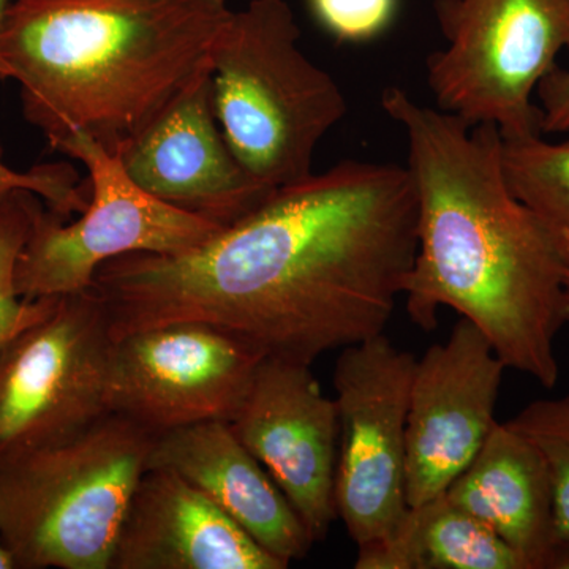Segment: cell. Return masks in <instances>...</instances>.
<instances>
[{"instance_id": "cell-15", "label": "cell", "mask_w": 569, "mask_h": 569, "mask_svg": "<svg viewBox=\"0 0 569 569\" xmlns=\"http://www.w3.org/2000/svg\"><path fill=\"white\" fill-rule=\"evenodd\" d=\"M192 482L266 552L290 567L313 545L305 522L230 422H197L153 437L148 468Z\"/></svg>"}, {"instance_id": "cell-21", "label": "cell", "mask_w": 569, "mask_h": 569, "mask_svg": "<svg viewBox=\"0 0 569 569\" xmlns=\"http://www.w3.org/2000/svg\"><path fill=\"white\" fill-rule=\"evenodd\" d=\"M14 190L39 194L47 208L71 219L81 213L91 198V186L80 182L77 171L66 163L44 164L31 171L11 170L0 159V198Z\"/></svg>"}, {"instance_id": "cell-5", "label": "cell", "mask_w": 569, "mask_h": 569, "mask_svg": "<svg viewBox=\"0 0 569 569\" xmlns=\"http://www.w3.org/2000/svg\"><path fill=\"white\" fill-rule=\"evenodd\" d=\"M153 433L108 413L0 466V542L17 569H110Z\"/></svg>"}, {"instance_id": "cell-25", "label": "cell", "mask_w": 569, "mask_h": 569, "mask_svg": "<svg viewBox=\"0 0 569 569\" xmlns=\"http://www.w3.org/2000/svg\"><path fill=\"white\" fill-rule=\"evenodd\" d=\"M11 3H13V0H0V32H2L3 21H6L7 11H9ZM0 80H7V69L2 58H0Z\"/></svg>"}, {"instance_id": "cell-13", "label": "cell", "mask_w": 569, "mask_h": 569, "mask_svg": "<svg viewBox=\"0 0 569 569\" xmlns=\"http://www.w3.org/2000/svg\"><path fill=\"white\" fill-rule=\"evenodd\" d=\"M121 160L144 192L222 228L274 192L247 173L217 127L211 70L152 122Z\"/></svg>"}, {"instance_id": "cell-8", "label": "cell", "mask_w": 569, "mask_h": 569, "mask_svg": "<svg viewBox=\"0 0 569 569\" xmlns=\"http://www.w3.org/2000/svg\"><path fill=\"white\" fill-rule=\"evenodd\" d=\"M112 343L107 309L88 288L59 296L47 316L0 348V466L111 413Z\"/></svg>"}, {"instance_id": "cell-12", "label": "cell", "mask_w": 569, "mask_h": 569, "mask_svg": "<svg viewBox=\"0 0 569 569\" xmlns=\"http://www.w3.org/2000/svg\"><path fill=\"white\" fill-rule=\"evenodd\" d=\"M230 426L274 479L312 541L323 539L337 518L339 417L310 365L264 358Z\"/></svg>"}, {"instance_id": "cell-14", "label": "cell", "mask_w": 569, "mask_h": 569, "mask_svg": "<svg viewBox=\"0 0 569 569\" xmlns=\"http://www.w3.org/2000/svg\"><path fill=\"white\" fill-rule=\"evenodd\" d=\"M192 482L148 468L123 516L110 569H284Z\"/></svg>"}, {"instance_id": "cell-2", "label": "cell", "mask_w": 569, "mask_h": 569, "mask_svg": "<svg viewBox=\"0 0 569 569\" xmlns=\"http://www.w3.org/2000/svg\"><path fill=\"white\" fill-rule=\"evenodd\" d=\"M380 103L406 133L417 193L418 252L403 290L411 321L430 331L449 307L488 337L507 369L556 387L568 269L509 189L500 130L468 126L399 86L385 89Z\"/></svg>"}, {"instance_id": "cell-4", "label": "cell", "mask_w": 569, "mask_h": 569, "mask_svg": "<svg viewBox=\"0 0 569 569\" xmlns=\"http://www.w3.org/2000/svg\"><path fill=\"white\" fill-rule=\"evenodd\" d=\"M299 39L284 0H252L231 13L211 51L224 140L247 173L272 190L313 174L317 146L348 110L342 89Z\"/></svg>"}, {"instance_id": "cell-19", "label": "cell", "mask_w": 569, "mask_h": 569, "mask_svg": "<svg viewBox=\"0 0 569 569\" xmlns=\"http://www.w3.org/2000/svg\"><path fill=\"white\" fill-rule=\"evenodd\" d=\"M43 206L29 190L0 198V348L47 316L59 298L22 299L14 287L18 260Z\"/></svg>"}, {"instance_id": "cell-9", "label": "cell", "mask_w": 569, "mask_h": 569, "mask_svg": "<svg viewBox=\"0 0 569 569\" xmlns=\"http://www.w3.org/2000/svg\"><path fill=\"white\" fill-rule=\"evenodd\" d=\"M415 365L417 358L385 335L343 348L337 359L336 507L358 548L395 533L410 509L407 418Z\"/></svg>"}, {"instance_id": "cell-24", "label": "cell", "mask_w": 569, "mask_h": 569, "mask_svg": "<svg viewBox=\"0 0 569 569\" xmlns=\"http://www.w3.org/2000/svg\"><path fill=\"white\" fill-rule=\"evenodd\" d=\"M548 569H569V541L553 546Z\"/></svg>"}, {"instance_id": "cell-3", "label": "cell", "mask_w": 569, "mask_h": 569, "mask_svg": "<svg viewBox=\"0 0 569 569\" xmlns=\"http://www.w3.org/2000/svg\"><path fill=\"white\" fill-rule=\"evenodd\" d=\"M228 0H13L0 58L52 148L86 134L121 157L211 70Z\"/></svg>"}, {"instance_id": "cell-1", "label": "cell", "mask_w": 569, "mask_h": 569, "mask_svg": "<svg viewBox=\"0 0 569 569\" xmlns=\"http://www.w3.org/2000/svg\"><path fill=\"white\" fill-rule=\"evenodd\" d=\"M417 252L408 168L346 160L279 187L192 250L107 261L91 288L114 339L201 321L264 358L312 366L383 335Z\"/></svg>"}, {"instance_id": "cell-16", "label": "cell", "mask_w": 569, "mask_h": 569, "mask_svg": "<svg viewBox=\"0 0 569 569\" xmlns=\"http://www.w3.org/2000/svg\"><path fill=\"white\" fill-rule=\"evenodd\" d=\"M445 496L496 531L527 569H548L556 546L552 482L541 452L515 427L497 422Z\"/></svg>"}, {"instance_id": "cell-22", "label": "cell", "mask_w": 569, "mask_h": 569, "mask_svg": "<svg viewBox=\"0 0 569 569\" xmlns=\"http://www.w3.org/2000/svg\"><path fill=\"white\" fill-rule=\"evenodd\" d=\"M318 22L342 43H361L391 24L397 0H309Z\"/></svg>"}, {"instance_id": "cell-18", "label": "cell", "mask_w": 569, "mask_h": 569, "mask_svg": "<svg viewBox=\"0 0 569 569\" xmlns=\"http://www.w3.org/2000/svg\"><path fill=\"white\" fill-rule=\"evenodd\" d=\"M505 178L511 192L537 217L569 269V141L541 134L503 140Z\"/></svg>"}, {"instance_id": "cell-10", "label": "cell", "mask_w": 569, "mask_h": 569, "mask_svg": "<svg viewBox=\"0 0 569 569\" xmlns=\"http://www.w3.org/2000/svg\"><path fill=\"white\" fill-rule=\"evenodd\" d=\"M264 356L201 321L152 326L114 339L108 407L153 436L231 421Z\"/></svg>"}, {"instance_id": "cell-23", "label": "cell", "mask_w": 569, "mask_h": 569, "mask_svg": "<svg viewBox=\"0 0 569 569\" xmlns=\"http://www.w3.org/2000/svg\"><path fill=\"white\" fill-rule=\"evenodd\" d=\"M542 133H569V67H556L537 89Z\"/></svg>"}, {"instance_id": "cell-26", "label": "cell", "mask_w": 569, "mask_h": 569, "mask_svg": "<svg viewBox=\"0 0 569 569\" xmlns=\"http://www.w3.org/2000/svg\"><path fill=\"white\" fill-rule=\"evenodd\" d=\"M0 569H17V567H14L13 559H11L9 550L3 548L2 542H0Z\"/></svg>"}, {"instance_id": "cell-20", "label": "cell", "mask_w": 569, "mask_h": 569, "mask_svg": "<svg viewBox=\"0 0 569 569\" xmlns=\"http://www.w3.org/2000/svg\"><path fill=\"white\" fill-rule=\"evenodd\" d=\"M523 433L548 466L556 545L569 541V396L535 400L508 421Z\"/></svg>"}, {"instance_id": "cell-17", "label": "cell", "mask_w": 569, "mask_h": 569, "mask_svg": "<svg viewBox=\"0 0 569 569\" xmlns=\"http://www.w3.org/2000/svg\"><path fill=\"white\" fill-rule=\"evenodd\" d=\"M356 569H527L496 531L447 496L408 509L395 533L358 548Z\"/></svg>"}, {"instance_id": "cell-27", "label": "cell", "mask_w": 569, "mask_h": 569, "mask_svg": "<svg viewBox=\"0 0 569 569\" xmlns=\"http://www.w3.org/2000/svg\"><path fill=\"white\" fill-rule=\"evenodd\" d=\"M567 295H568V301H569V269L567 271Z\"/></svg>"}, {"instance_id": "cell-11", "label": "cell", "mask_w": 569, "mask_h": 569, "mask_svg": "<svg viewBox=\"0 0 569 569\" xmlns=\"http://www.w3.org/2000/svg\"><path fill=\"white\" fill-rule=\"evenodd\" d=\"M505 369L488 337L460 318L417 359L407 418L406 493L417 508L443 496L496 427Z\"/></svg>"}, {"instance_id": "cell-7", "label": "cell", "mask_w": 569, "mask_h": 569, "mask_svg": "<svg viewBox=\"0 0 569 569\" xmlns=\"http://www.w3.org/2000/svg\"><path fill=\"white\" fill-rule=\"evenodd\" d=\"M58 151L88 168L91 198L74 220L47 204L41 208L14 274L22 299L88 290L107 261L129 253H183L222 230L144 192L127 174L121 157L86 134L63 141Z\"/></svg>"}, {"instance_id": "cell-6", "label": "cell", "mask_w": 569, "mask_h": 569, "mask_svg": "<svg viewBox=\"0 0 569 569\" xmlns=\"http://www.w3.org/2000/svg\"><path fill=\"white\" fill-rule=\"evenodd\" d=\"M433 11L447 43L426 62L436 107L503 140L542 134L533 93L569 52V0H436Z\"/></svg>"}]
</instances>
